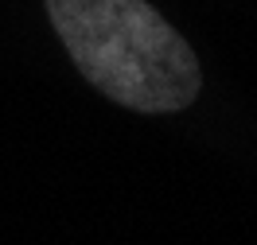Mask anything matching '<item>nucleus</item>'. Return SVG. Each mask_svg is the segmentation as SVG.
<instances>
[{
    "label": "nucleus",
    "mask_w": 257,
    "mask_h": 245,
    "mask_svg": "<svg viewBox=\"0 0 257 245\" xmlns=\"http://www.w3.org/2000/svg\"><path fill=\"white\" fill-rule=\"evenodd\" d=\"M70 63L133 113H179L203 90L191 43L148 0H43Z\"/></svg>",
    "instance_id": "nucleus-1"
}]
</instances>
